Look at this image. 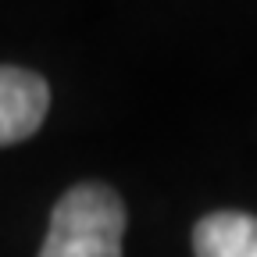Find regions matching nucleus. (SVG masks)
Wrapping results in <instances>:
<instances>
[{
  "label": "nucleus",
  "mask_w": 257,
  "mask_h": 257,
  "mask_svg": "<svg viewBox=\"0 0 257 257\" xmlns=\"http://www.w3.org/2000/svg\"><path fill=\"white\" fill-rule=\"evenodd\" d=\"M50 107V86L29 68L0 64V147L29 140L43 125Z\"/></svg>",
  "instance_id": "nucleus-2"
},
{
  "label": "nucleus",
  "mask_w": 257,
  "mask_h": 257,
  "mask_svg": "<svg viewBox=\"0 0 257 257\" xmlns=\"http://www.w3.org/2000/svg\"><path fill=\"white\" fill-rule=\"evenodd\" d=\"M197 257H257V218L243 211H214L193 229Z\"/></svg>",
  "instance_id": "nucleus-3"
},
{
  "label": "nucleus",
  "mask_w": 257,
  "mask_h": 257,
  "mask_svg": "<svg viewBox=\"0 0 257 257\" xmlns=\"http://www.w3.org/2000/svg\"><path fill=\"white\" fill-rule=\"evenodd\" d=\"M125 204L111 186L79 182L50 211L40 257H121Z\"/></svg>",
  "instance_id": "nucleus-1"
}]
</instances>
